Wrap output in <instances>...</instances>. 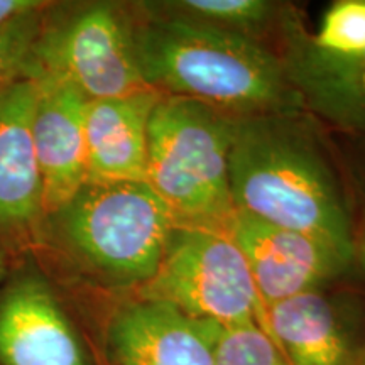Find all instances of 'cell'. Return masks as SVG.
<instances>
[{
	"mask_svg": "<svg viewBox=\"0 0 365 365\" xmlns=\"http://www.w3.org/2000/svg\"><path fill=\"white\" fill-rule=\"evenodd\" d=\"M150 12L196 22L266 43L269 34H279L291 7L269 0H156L143 2Z\"/></svg>",
	"mask_w": 365,
	"mask_h": 365,
	"instance_id": "15",
	"label": "cell"
},
{
	"mask_svg": "<svg viewBox=\"0 0 365 365\" xmlns=\"http://www.w3.org/2000/svg\"><path fill=\"white\" fill-rule=\"evenodd\" d=\"M12 255L6 252L2 247H0V282L6 279V276L11 271L12 267Z\"/></svg>",
	"mask_w": 365,
	"mask_h": 365,
	"instance_id": "22",
	"label": "cell"
},
{
	"mask_svg": "<svg viewBox=\"0 0 365 365\" xmlns=\"http://www.w3.org/2000/svg\"><path fill=\"white\" fill-rule=\"evenodd\" d=\"M38 85L21 78L0 91V247L34 254L44 218L43 182L33 140Z\"/></svg>",
	"mask_w": 365,
	"mask_h": 365,
	"instance_id": "9",
	"label": "cell"
},
{
	"mask_svg": "<svg viewBox=\"0 0 365 365\" xmlns=\"http://www.w3.org/2000/svg\"><path fill=\"white\" fill-rule=\"evenodd\" d=\"M132 296L164 301L202 322H257L266 328V308L247 262L220 228L176 225L156 274Z\"/></svg>",
	"mask_w": 365,
	"mask_h": 365,
	"instance_id": "6",
	"label": "cell"
},
{
	"mask_svg": "<svg viewBox=\"0 0 365 365\" xmlns=\"http://www.w3.org/2000/svg\"><path fill=\"white\" fill-rule=\"evenodd\" d=\"M228 175L235 210L317 237L355 264L352 200L308 112L235 117Z\"/></svg>",
	"mask_w": 365,
	"mask_h": 365,
	"instance_id": "1",
	"label": "cell"
},
{
	"mask_svg": "<svg viewBox=\"0 0 365 365\" xmlns=\"http://www.w3.org/2000/svg\"><path fill=\"white\" fill-rule=\"evenodd\" d=\"M24 78L66 83L86 100L148 90L135 56L129 4L49 2Z\"/></svg>",
	"mask_w": 365,
	"mask_h": 365,
	"instance_id": "5",
	"label": "cell"
},
{
	"mask_svg": "<svg viewBox=\"0 0 365 365\" xmlns=\"http://www.w3.org/2000/svg\"><path fill=\"white\" fill-rule=\"evenodd\" d=\"M266 330L289 365H357L365 344L359 304L323 287L267 307Z\"/></svg>",
	"mask_w": 365,
	"mask_h": 365,
	"instance_id": "12",
	"label": "cell"
},
{
	"mask_svg": "<svg viewBox=\"0 0 365 365\" xmlns=\"http://www.w3.org/2000/svg\"><path fill=\"white\" fill-rule=\"evenodd\" d=\"M49 2L38 11L26 14L0 29V91L24 78L31 46L41 29L43 14Z\"/></svg>",
	"mask_w": 365,
	"mask_h": 365,
	"instance_id": "18",
	"label": "cell"
},
{
	"mask_svg": "<svg viewBox=\"0 0 365 365\" xmlns=\"http://www.w3.org/2000/svg\"><path fill=\"white\" fill-rule=\"evenodd\" d=\"M203 325L212 345L213 365H289L261 323L203 322Z\"/></svg>",
	"mask_w": 365,
	"mask_h": 365,
	"instance_id": "16",
	"label": "cell"
},
{
	"mask_svg": "<svg viewBox=\"0 0 365 365\" xmlns=\"http://www.w3.org/2000/svg\"><path fill=\"white\" fill-rule=\"evenodd\" d=\"M100 365H102V364H100Z\"/></svg>",
	"mask_w": 365,
	"mask_h": 365,
	"instance_id": "24",
	"label": "cell"
},
{
	"mask_svg": "<svg viewBox=\"0 0 365 365\" xmlns=\"http://www.w3.org/2000/svg\"><path fill=\"white\" fill-rule=\"evenodd\" d=\"M102 365H213L202 319L158 299L113 301L100 328Z\"/></svg>",
	"mask_w": 365,
	"mask_h": 365,
	"instance_id": "10",
	"label": "cell"
},
{
	"mask_svg": "<svg viewBox=\"0 0 365 365\" xmlns=\"http://www.w3.org/2000/svg\"><path fill=\"white\" fill-rule=\"evenodd\" d=\"M161 97L148 88L86 102V181L145 182L149 120Z\"/></svg>",
	"mask_w": 365,
	"mask_h": 365,
	"instance_id": "14",
	"label": "cell"
},
{
	"mask_svg": "<svg viewBox=\"0 0 365 365\" xmlns=\"http://www.w3.org/2000/svg\"><path fill=\"white\" fill-rule=\"evenodd\" d=\"M313 46L335 56H354L365 51V0H339L327 9Z\"/></svg>",
	"mask_w": 365,
	"mask_h": 365,
	"instance_id": "17",
	"label": "cell"
},
{
	"mask_svg": "<svg viewBox=\"0 0 365 365\" xmlns=\"http://www.w3.org/2000/svg\"><path fill=\"white\" fill-rule=\"evenodd\" d=\"M33 81L38 85L33 140L43 182L44 215H48L86 181L85 107L88 100L66 83Z\"/></svg>",
	"mask_w": 365,
	"mask_h": 365,
	"instance_id": "13",
	"label": "cell"
},
{
	"mask_svg": "<svg viewBox=\"0 0 365 365\" xmlns=\"http://www.w3.org/2000/svg\"><path fill=\"white\" fill-rule=\"evenodd\" d=\"M44 6L46 2L39 0H0V29Z\"/></svg>",
	"mask_w": 365,
	"mask_h": 365,
	"instance_id": "20",
	"label": "cell"
},
{
	"mask_svg": "<svg viewBox=\"0 0 365 365\" xmlns=\"http://www.w3.org/2000/svg\"><path fill=\"white\" fill-rule=\"evenodd\" d=\"M144 83L232 117L307 112L276 48L129 4Z\"/></svg>",
	"mask_w": 365,
	"mask_h": 365,
	"instance_id": "2",
	"label": "cell"
},
{
	"mask_svg": "<svg viewBox=\"0 0 365 365\" xmlns=\"http://www.w3.org/2000/svg\"><path fill=\"white\" fill-rule=\"evenodd\" d=\"M339 163L354 212L357 210L365 223V135H344Z\"/></svg>",
	"mask_w": 365,
	"mask_h": 365,
	"instance_id": "19",
	"label": "cell"
},
{
	"mask_svg": "<svg viewBox=\"0 0 365 365\" xmlns=\"http://www.w3.org/2000/svg\"><path fill=\"white\" fill-rule=\"evenodd\" d=\"M355 262L360 264L365 272V223H362L360 230H357V237H355Z\"/></svg>",
	"mask_w": 365,
	"mask_h": 365,
	"instance_id": "21",
	"label": "cell"
},
{
	"mask_svg": "<svg viewBox=\"0 0 365 365\" xmlns=\"http://www.w3.org/2000/svg\"><path fill=\"white\" fill-rule=\"evenodd\" d=\"M0 365H100L33 254L0 282Z\"/></svg>",
	"mask_w": 365,
	"mask_h": 365,
	"instance_id": "7",
	"label": "cell"
},
{
	"mask_svg": "<svg viewBox=\"0 0 365 365\" xmlns=\"http://www.w3.org/2000/svg\"><path fill=\"white\" fill-rule=\"evenodd\" d=\"M247 262L264 308L344 276L352 261L304 232L235 210L223 227Z\"/></svg>",
	"mask_w": 365,
	"mask_h": 365,
	"instance_id": "8",
	"label": "cell"
},
{
	"mask_svg": "<svg viewBox=\"0 0 365 365\" xmlns=\"http://www.w3.org/2000/svg\"><path fill=\"white\" fill-rule=\"evenodd\" d=\"M234 118L196 100L168 95L154 107L145 182L178 225L223 230L235 212L228 175Z\"/></svg>",
	"mask_w": 365,
	"mask_h": 365,
	"instance_id": "4",
	"label": "cell"
},
{
	"mask_svg": "<svg viewBox=\"0 0 365 365\" xmlns=\"http://www.w3.org/2000/svg\"><path fill=\"white\" fill-rule=\"evenodd\" d=\"M276 49L309 115L341 135H365V51L354 56L319 51L294 9L282 21Z\"/></svg>",
	"mask_w": 365,
	"mask_h": 365,
	"instance_id": "11",
	"label": "cell"
},
{
	"mask_svg": "<svg viewBox=\"0 0 365 365\" xmlns=\"http://www.w3.org/2000/svg\"><path fill=\"white\" fill-rule=\"evenodd\" d=\"M357 365H365V344H364L362 354H360V359H359V364Z\"/></svg>",
	"mask_w": 365,
	"mask_h": 365,
	"instance_id": "23",
	"label": "cell"
},
{
	"mask_svg": "<svg viewBox=\"0 0 365 365\" xmlns=\"http://www.w3.org/2000/svg\"><path fill=\"white\" fill-rule=\"evenodd\" d=\"M176 225L148 182L85 181L44 215L34 254L59 264L70 279L120 299L156 274Z\"/></svg>",
	"mask_w": 365,
	"mask_h": 365,
	"instance_id": "3",
	"label": "cell"
}]
</instances>
